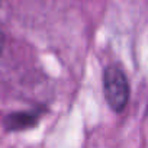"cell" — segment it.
I'll return each mask as SVG.
<instances>
[{"label":"cell","instance_id":"1","mask_svg":"<svg viewBox=\"0 0 148 148\" xmlns=\"http://www.w3.org/2000/svg\"><path fill=\"white\" fill-rule=\"evenodd\" d=\"M103 89L110 109L115 112H122L129 99V84L126 76L119 67L110 65L105 70Z\"/></svg>","mask_w":148,"mask_h":148},{"label":"cell","instance_id":"2","mask_svg":"<svg viewBox=\"0 0 148 148\" xmlns=\"http://www.w3.org/2000/svg\"><path fill=\"white\" fill-rule=\"evenodd\" d=\"M36 122L34 113H18L8 119V128L10 129H23L26 126H32Z\"/></svg>","mask_w":148,"mask_h":148},{"label":"cell","instance_id":"3","mask_svg":"<svg viewBox=\"0 0 148 148\" xmlns=\"http://www.w3.org/2000/svg\"><path fill=\"white\" fill-rule=\"evenodd\" d=\"M2 48H3V35L0 32V51H2Z\"/></svg>","mask_w":148,"mask_h":148},{"label":"cell","instance_id":"4","mask_svg":"<svg viewBox=\"0 0 148 148\" xmlns=\"http://www.w3.org/2000/svg\"><path fill=\"white\" fill-rule=\"evenodd\" d=\"M147 119H148V109H147Z\"/></svg>","mask_w":148,"mask_h":148}]
</instances>
